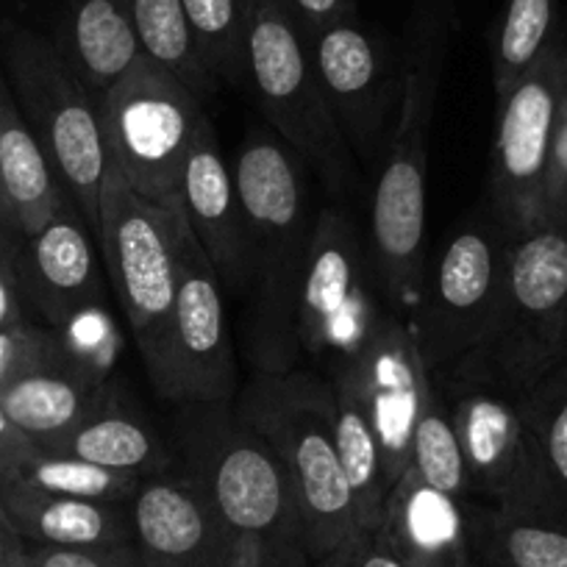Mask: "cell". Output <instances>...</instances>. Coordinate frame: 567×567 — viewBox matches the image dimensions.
Masks as SVG:
<instances>
[{
    "mask_svg": "<svg viewBox=\"0 0 567 567\" xmlns=\"http://www.w3.org/2000/svg\"><path fill=\"white\" fill-rule=\"evenodd\" d=\"M454 34V0H420L403 31L401 97L370 204V256L381 301L409 320L425 267L429 131Z\"/></svg>",
    "mask_w": 567,
    "mask_h": 567,
    "instance_id": "1",
    "label": "cell"
},
{
    "mask_svg": "<svg viewBox=\"0 0 567 567\" xmlns=\"http://www.w3.org/2000/svg\"><path fill=\"white\" fill-rule=\"evenodd\" d=\"M176 460L231 534L234 567L312 565L290 473L234 401L182 403Z\"/></svg>",
    "mask_w": 567,
    "mask_h": 567,
    "instance_id": "2",
    "label": "cell"
},
{
    "mask_svg": "<svg viewBox=\"0 0 567 567\" xmlns=\"http://www.w3.org/2000/svg\"><path fill=\"white\" fill-rule=\"evenodd\" d=\"M231 173L248 231L256 373H281L298 357V292L318 215L301 159L270 131H248Z\"/></svg>",
    "mask_w": 567,
    "mask_h": 567,
    "instance_id": "3",
    "label": "cell"
},
{
    "mask_svg": "<svg viewBox=\"0 0 567 567\" xmlns=\"http://www.w3.org/2000/svg\"><path fill=\"white\" fill-rule=\"evenodd\" d=\"M234 409L270 443L292 478L303 545L318 561L359 532L353 493L334 443V390L312 370L254 373Z\"/></svg>",
    "mask_w": 567,
    "mask_h": 567,
    "instance_id": "4",
    "label": "cell"
},
{
    "mask_svg": "<svg viewBox=\"0 0 567 567\" xmlns=\"http://www.w3.org/2000/svg\"><path fill=\"white\" fill-rule=\"evenodd\" d=\"M182 215L140 198L117 165L106 162L97 248L142 364L165 401H176L173 307L178 284L176 223Z\"/></svg>",
    "mask_w": 567,
    "mask_h": 567,
    "instance_id": "5",
    "label": "cell"
},
{
    "mask_svg": "<svg viewBox=\"0 0 567 567\" xmlns=\"http://www.w3.org/2000/svg\"><path fill=\"white\" fill-rule=\"evenodd\" d=\"M0 59L64 195L79 206L97 239L106 176V140L97 101L53 40L12 20L0 25Z\"/></svg>",
    "mask_w": 567,
    "mask_h": 567,
    "instance_id": "6",
    "label": "cell"
},
{
    "mask_svg": "<svg viewBox=\"0 0 567 567\" xmlns=\"http://www.w3.org/2000/svg\"><path fill=\"white\" fill-rule=\"evenodd\" d=\"M245 81L287 148L307 162L331 193H351L357 187V156L315 73L307 34L287 7L250 3Z\"/></svg>",
    "mask_w": 567,
    "mask_h": 567,
    "instance_id": "7",
    "label": "cell"
},
{
    "mask_svg": "<svg viewBox=\"0 0 567 567\" xmlns=\"http://www.w3.org/2000/svg\"><path fill=\"white\" fill-rule=\"evenodd\" d=\"M97 109L106 162L117 165L140 198L184 212V165L209 123L200 97L171 70L140 53L97 101Z\"/></svg>",
    "mask_w": 567,
    "mask_h": 567,
    "instance_id": "8",
    "label": "cell"
},
{
    "mask_svg": "<svg viewBox=\"0 0 567 567\" xmlns=\"http://www.w3.org/2000/svg\"><path fill=\"white\" fill-rule=\"evenodd\" d=\"M489 373L515 392L532 390L567 359V226L537 223L512 234L504 290L478 353Z\"/></svg>",
    "mask_w": 567,
    "mask_h": 567,
    "instance_id": "9",
    "label": "cell"
},
{
    "mask_svg": "<svg viewBox=\"0 0 567 567\" xmlns=\"http://www.w3.org/2000/svg\"><path fill=\"white\" fill-rule=\"evenodd\" d=\"M509 239L493 212L473 215L425 261L409 326L429 373L484 348L504 290Z\"/></svg>",
    "mask_w": 567,
    "mask_h": 567,
    "instance_id": "10",
    "label": "cell"
},
{
    "mask_svg": "<svg viewBox=\"0 0 567 567\" xmlns=\"http://www.w3.org/2000/svg\"><path fill=\"white\" fill-rule=\"evenodd\" d=\"M386 312L368 239L346 209L329 206L315 217L298 292V351L309 353L331 375L364 351Z\"/></svg>",
    "mask_w": 567,
    "mask_h": 567,
    "instance_id": "11",
    "label": "cell"
},
{
    "mask_svg": "<svg viewBox=\"0 0 567 567\" xmlns=\"http://www.w3.org/2000/svg\"><path fill=\"white\" fill-rule=\"evenodd\" d=\"M449 386L440 384L460 437L473 495L501 509H543L567 515L561 498L534 465L520 398L506 390L476 357L460 359Z\"/></svg>",
    "mask_w": 567,
    "mask_h": 567,
    "instance_id": "12",
    "label": "cell"
},
{
    "mask_svg": "<svg viewBox=\"0 0 567 567\" xmlns=\"http://www.w3.org/2000/svg\"><path fill=\"white\" fill-rule=\"evenodd\" d=\"M567 92V31L559 29L532 70L498 97L489 212L509 234L543 223L550 145Z\"/></svg>",
    "mask_w": 567,
    "mask_h": 567,
    "instance_id": "13",
    "label": "cell"
},
{
    "mask_svg": "<svg viewBox=\"0 0 567 567\" xmlns=\"http://www.w3.org/2000/svg\"><path fill=\"white\" fill-rule=\"evenodd\" d=\"M307 40L315 73L351 154L359 162L384 156L401 97L398 51L392 53L390 42L359 18L329 25Z\"/></svg>",
    "mask_w": 567,
    "mask_h": 567,
    "instance_id": "14",
    "label": "cell"
},
{
    "mask_svg": "<svg viewBox=\"0 0 567 567\" xmlns=\"http://www.w3.org/2000/svg\"><path fill=\"white\" fill-rule=\"evenodd\" d=\"M176 243L178 284L176 307H173L176 403L234 401L239 392V379L220 276L184 215L176 223Z\"/></svg>",
    "mask_w": 567,
    "mask_h": 567,
    "instance_id": "15",
    "label": "cell"
},
{
    "mask_svg": "<svg viewBox=\"0 0 567 567\" xmlns=\"http://www.w3.org/2000/svg\"><path fill=\"white\" fill-rule=\"evenodd\" d=\"M331 375H342L368 412L392 489L412 460L414 425L432 386V373L420 357L409 320L386 312L364 351Z\"/></svg>",
    "mask_w": 567,
    "mask_h": 567,
    "instance_id": "16",
    "label": "cell"
},
{
    "mask_svg": "<svg viewBox=\"0 0 567 567\" xmlns=\"http://www.w3.org/2000/svg\"><path fill=\"white\" fill-rule=\"evenodd\" d=\"M18 272L29 307H34L53 331L68 329L81 315L106 309L97 239L70 198L62 200L40 231L23 237Z\"/></svg>",
    "mask_w": 567,
    "mask_h": 567,
    "instance_id": "17",
    "label": "cell"
},
{
    "mask_svg": "<svg viewBox=\"0 0 567 567\" xmlns=\"http://www.w3.org/2000/svg\"><path fill=\"white\" fill-rule=\"evenodd\" d=\"M128 506L134 545L148 567H234L231 534L184 471L142 478Z\"/></svg>",
    "mask_w": 567,
    "mask_h": 567,
    "instance_id": "18",
    "label": "cell"
},
{
    "mask_svg": "<svg viewBox=\"0 0 567 567\" xmlns=\"http://www.w3.org/2000/svg\"><path fill=\"white\" fill-rule=\"evenodd\" d=\"M478 506L425 484L412 467L392 484L379 537L406 567H473Z\"/></svg>",
    "mask_w": 567,
    "mask_h": 567,
    "instance_id": "19",
    "label": "cell"
},
{
    "mask_svg": "<svg viewBox=\"0 0 567 567\" xmlns=\"http://www.w3.org/2000/svg\"><path fill=\"white\" fill-rule=\"evenodd\" d=\"M182 209L195 239L220 276L223 290H248L250 259L243 200L212 123L204 125L184 165Z\"/></svg>",
    "mask_w": 567,
    "mask_h": 567,
    "instance_id": "20",
    "label": "cell"
},
{
    "mask_svg": "<svg viewBox=\"0 0 567 567\" xmlns=\"http://www.w3.org/2000/svg\"><path fill=\"white\" fill-rule=\"evenodd\" d=\"M0 506L20 537L48 548H103L134 539L128 504L70 498L0 473Z\"/></svg>",
    "mask_w": 567,
    "mask_h": 567,
    "instance_id": "21",
    "label": "cell"
},
{
    "mask_svg": "<svg viewBox=\"0 0 567 567\" xmlns=\"http://www.w3.org/2000/svg\"><path fill=\"white\" fill-rule=\"evenodd\" d=\"M109 392L106 373L90 368L73 353L20 375L0 390V406L9 420L40 449L68 434Z\"/></svg>",
    "mask_w": 567,
    "mask_h": 567,
    "instance_id": "22",
    "label": "cell"
},
{
    "mask_svg": "<svg viewBox=\"0 0 567 567\" xmlns=\"http://www.w3.org/2000/svg\"><path fill=\"white\" fill-rule=\"evenodd\" d=\"M53 45L95 101L142 53L128 0H68Z\"/></svg>",
    "mask_w": 567,
    "mask_h": 567,
    "instance_id": "23",
    "label": "cell"
},
{
    "mask_svg": "<svg viewBox=\"0 0 567 567\" xmlns=\"http://www.w3.org/2000/svg\"><path fill=\"white\" fill-rule=\"evenodd\" d=\"M40 449L142 478L171 473L176 465V451L167 449L165 437L140 412L123 406L112 390L68 434Z\"/></svg>",
    "mask_w": 567,
    "mask_h": 567,
    "instance_id": "24",
    "label": "cell"
},
{
    "mask_svg": "<svg viewBox=\"0 0 567 567\" xmlns=\"http://www.w3.org/2000/svg\"><path fill=\"white\" fill-rule=\"evenodd\" d=\"M0 176L23 237L40 231L68 198L25 120L0 59Z\"/></svg>",
    "mask_w": 567,
    "mask_h": 567,
    "instance_id": "25",
    "label": "cell"
},
{
    "mask_svg": "<svg viewBox=\"0 0 567 567\" xmlns=\"http://www.w3.org/2000/svg\"><path fill=\"white\" fill-rule=\"evenodd\" d=\"M476 561L487 567H567V515L478 506Z\"/></svg>",
    "mask_w": 567,
    "mask_h": 567,
    "instance_id": "26",
    "label": "cell"
},
{
    "mask_svg": "<svg viewBox=\"0 0 567 567\" xmlns=\"http://www.w3.org/2000/svg\"><path fill=\"white\" fill-rule=\"evenodd\" d=\"M334 390V443L340 465L346 471L353 493L359 532H375L384 512V501L390 495V484L384 476V456H381L379 437L370 423L368 412L359 403L357 392L342 375H326Z\"/></svg>",
    "mask_w": 567,
    "mask_h": 567,
    "instance_id": "27",
    "label": "cell"
},
{
    "mask_svg": "<svg viewBox=\"0 0 567 567\" xmlns=\"http://www.w3.org/2000/svg\"><path fill=\"white\" fill-rule=\"evenodd\" d=\"M142 56L154 59L198 97L217 86L215 73L204 62L182 0H128Z\"/></svg>",
    "mask_w": 567,
    "mask_h": 567,
    "instance_id": "28",
    "label": "cell"
},
{
    "mask_svg": "<svg viewBox=\"0 0 567 567\" xmlns=\"http://www.w3.org/2000/svg\"><path fill=\"white\" fill-rule=\"evenodd\" d=\"M0 473L45 493L103 501V504H131L142 484V476H134V473L112 471V467L95 465L79 456L53 454L42 449L31 451L14 465L0 467Z\"/></svg>",
    "mask_w": 567,
    "mask_h": 567,
    "instance_id": "29",
    "label": "cell"
},
{
    "mask_svg": "<svg viewBox=\"0 0 567 567\" xmlns=\"http://www.w3.org/2000/svg\"><path fill=\"white\" fill-rule=\"evenodd\" d=\"M559 0H506L493 45L495 95L504 97L559 34Z\"/></svg>",
    "mask_w": 567,
    "mask_h": 567,
    "instance_id": "30",
    "label": "cell"
},
{
    "mask_svg": "<svg viewBox=\"0 0 567 567\" xmlns=\"http://www.w3.org/2000/svg\"><path fill=\"white\" fill-rule=\"evenodd\" d=\"M520 414L539 476L567 498V359L523 392Z\"/></svg>",
    "mask_w": 567,
    "mask_h": 567,
    "instance_id": "31",
    "label": "cell"
},
{
    "mask_svg": "<svg viewBox=\"0 0 567 567\" xmlns=\"http://www.w3.org/2000/svg\"><path fill=\"white\" fill-rule=\"evenodd\" d=\"M409 467L423 478L425 484L456 495V498H471V476H467L465 456H462L460 437H456L454 420L445 406L443 390L432 375V386L425 392L423 409H420L417 425H414L412 460Z\"/></svg>",
    "mask_w": 567,
    "mask_h": 567,
    "instance_id": "32",
    "label": "cell"
},
{
    "mask_svg": "<svg viewBox=\"0 0 567 567\" xmlns=\"http://www.w3.org/2000/svg\"><path fill=\"white\" fill-rule=\"evenodd\" d=\"M204 62L217 81H245V31L250 0H182Z\"/></svg>",
    "mask_w": 567,
    "mask_h": 567,
    "instance_id": "33",
    "label": "cell"
},
{
    "mask_svg": "<svg viewBox=\"0 0 567 567\" xmlns=\"http://www.w3.org/2000/svg\"><path fill=\"white\" fill-rule=\"evenodd\" d=\"M64 353H68V346L53 329H40L29 320L3 326L0 329V390L18 381L20 375L56 362Z\"/></svg>",
    "mask_w": 567,
    "mask_h": 567,
    "instance_id": "34",
    "label": "cell"
},
{
    "mask_svg": "<svg viewBox=\"0 0 567 567\" xmlns=\"http://www.w3.org/2000/svg\"><path fill=\"white\" fill-rule=\"evenodd\" d=\"M29 559L34 567H148L142 561L134 539L103 548H48L31 545Z\"/></svg>",
    "mask_w": 567,
    "mask_h": 567,
    "instance_id": "35",
    "label": "cell"
},
{
    "mask_svg": "<svg viewBox=\"0 0 567 567\" xmlns=\"http://www.w3.org/2000/svg\"><path fill=\"white\" fill-rule=\"evenodd\" d=\"M543 223H561V226H567V92L565 101H561L554 145H550L548 173H545Z\"/></svg>",
    "mask_w": 567,
    "mask_h": 567,
    "instance_id": "36",
    "label": "cell"
},
{
    "mask_svg": "<svg viewBox=\"0 0 567 567\" xmlns=\"http://www.w3.org/2000/svg\"><path fill=\"white\" fill-rule=\"evenodd\" d=\"M312 567H406L390 548H386L384 539L379 537V532H362L351 534L346 543L337 545L334 550H329L326 556H320L318 561H312Z\"/></svg>",
    "mask_w": 567,
    "mask_h": 567,
    "instance_id": "37",
    "label": "cell"
},
{
    "mask_svg": "<svg viewBox=\"0 0 567 567\" xmlns=\"http://www.w3.org/2000/svg\"><path fill=\"white\" fill-rule=\"evenodd\" d=\"M287 9L307 37L342 20L359 18V0H287Z\"/></svg>",
    "mask_w": 567,
    "mask_h": 567,
    "instance_id": "38",
    "label": "cell"
},
{
    "mask_svg": "<svg viewBox=\"0 0 567 567\" xmlns=\"http://www.w3.org/2000/svg\"><path fill=\"white\" fill-rule=\"evenodd\" d=\"M18 250H0V329L23 323L29 307L18 272Z\"/></svg>",
    "mask_w": 567,
    "mask_h": 567,
    "instance_id": "39",
    "label": "cell"
},
{
    "mask_svg": "<svg viewBox=\"0 0 567 567\" xmlns=\"http://www.w3.org/2000/svg\"><path fill=\"white\" fill-rule=\"evenodd\" d=\"M31 451H37V445L9 420L7 409L0 406V467L14 465L23 456H29Z\"/></svg>",
    "mask_w": 567,
    "mask_h": 567,
    "instance_id": "40",
    "label": "cell"
},
{
    "mask_svg": "<svg viewBox=\"0 0 567 567\" xmlns=\"http://www.w3.org/2000/svg\"><path fill=\"white\" fill-rule=\"evenodd\" d=\"M25 550H29V545L20 537L14 523L9 520L7 509L0 506V567H18L25 559Z\"/></svg>",
    "mask_w": 567,
    "mask_h": 567,
    "instance_id": "41",
    "label": "cell"
},
{
    "mask_svg": "<svg viewBox=\"0 0 567 567\" xmlns=\"http://www.w3.org/2000/svg\"><path fill=\"white\" fill-rule=\"evenodd\" d=\"M0 223H3V226H9V228H14V231H20L18 217H14L12 204H9L7 187H3V176H0ZM20 234H23V231H20Z\"/></svg>",
    "mask_w": 567,
    "mask_h": 567,
    "instance_id": "42",
    "label": "cell"
},
{
    "mask_svg": "<svg viewBox=\"0 0 567 567\" xmlns=\"http://www.w3.org/2000/svg\"><path fill=\"white\" fill-rule=\"evenodd\" d=\"M20 243H23V234L0 223V250H14L20 248Z\"/></svg>",
    "mask_w": 567,
    "mask_h": 567,
    "instance_id": "43",
    "label": "cell"
},
{
    "mask_svg": "<svg viewBox=\"0 0 567 567\" xmlns=\"http://www.w3.org/2000/svg\"><path fill=\"white\" fill-rule=\"evenodd\" d=\"M250 3H278V7H287V0H250Z\"/></svg>",
    "mask_w": 567,
    "mask_h": 567,
    "instance_id": "44",
    "label": "cell"
},
{
    "mask_svg": "<svg viewBox=\"0 0 567 567\" xmlns=\"http://www.w3.org/2000/svg\"><path fill=\"white\" fill-rule=\"evenodd\" d=\"M18 567H34V565H31V559H29V550H25V559L23 561H20V565Z\"/></svg>",
    "mask_w": 567,
    "mask_h": 567,
    "instance_id": "45",
    "label": "cell"
},
{
    "mask_svg": "<svg viewBox=\"0 0 567 567\" xmlns=\"http://www.w3.org/2000/svg\"><path fill=\"white\" fill-rule=\"evenodd\" d=\"M296 567H312V565H296Z\"/></svg>",
    "mask_w": 567,
    "mask_h": 567,
    "instance_id": "46",
    "label": "cell"
},
{
    "mask_svg": "<svg viewBox=\"0 0 567 567\" xmlns=\"http://www.w3.org/2000/svg\"><path fill=\"white\" fill-rule=\"evenodd\" d=\"M473 567H482V565H473Z\"/></svg>",
    "mask_w": 567,
    "mask_h": 567,
    "instance_id": "47",
    "label": "cell"
}]
</instances>
